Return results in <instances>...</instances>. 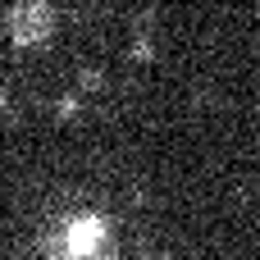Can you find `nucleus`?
Wrapping results in <instances>:
<instances>
[{
    "instance_id": "1",
    "label": "nucleus",
    "mask_w": 260,
    "mask_h": 260,
    "mask_svg": "<svg viewBox=\"0 0 260 260\" xmlns=\"http://www.w3.org/2000/svg\"><path fill=\"white\" fill-rule=\"evenodd\" d=\"M50 260H114L110 224L96 219V215L69 219V224L55 233V242H50Z\"/></svg>"
}]
</instances>
